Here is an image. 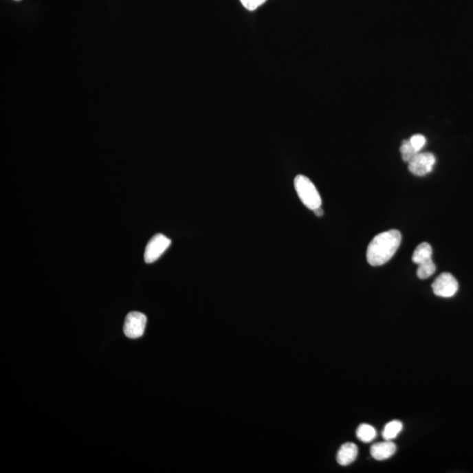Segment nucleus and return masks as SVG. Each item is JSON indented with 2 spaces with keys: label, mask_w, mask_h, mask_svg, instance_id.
<instances>
[{
  "label": "nucleus",
  "mask_w": 473,
  "mask_h": 473,
  "mask_svg": "<svg viewBox=\"0 0 473 473\" xmlns=\"http://www.w3.org/2000/svg\"><path fill=\"white\" fill-rule=\"evenodd\" d=\"M396 450H397V447L392 441L385 440L384 442L373 444L371 447L370 453L373 459L378 460V461H383V460L388 459L394 456Z\"/></svg>",
  "instance_id": "7"
},
{
  "label": "nucleus",
  "mask_w": 473,
  "mask_h": 473,
  "mask_svg": "<svg viewBox=\"0 0 473 473\" xmlns=\"http://www.w3.org/2000/svg\"><path fill=\"white\" fill-rule=\"evenodd\" d=\"M294 184L300 199L309 210H315L322 206L320 194L308 177L302 175H297Z\"/></svg>",
  "instance_id": "2"
},
{
  "label": "nucleus",
  "mask_w": 473,
  "mask_h": 473,
  "mask_svg": "<svg viewBox=\"0 0 473 473\" xmlns=\"http://www.w3.org/2000/svg\"><path fill=\"white\" fill-rule=\"evenodd\" d=\"M314 212H315L316 215L318 217H322V215H324V210H322L321 207L318 208V209H316L314 210Z\"/></svg>",
  "instance_id": "16"
},
{
  "label": "nucleus",
  "mask_w": 473,
  "mask_h": 473,
  "mask_svg": "<svg viewBox=\"0 0 473 473\" xmlns=\"http://www.w3.org/2000/svg\"><path fill=\"white\" fill-rule=\"evenodd\" d=\"M146 316L142 313L133 311L129 313L124 325V332L127 338H138L142 337L145 332Z\"/></svg>",
  "instance_id": "6"
},
{
  "label": "nucleus",
  "mask_w": 473,
  "mask_h": 473,
  "mask_svg": "<svg viewBox=\"0 0 473 473\" xmlns=\"http://www.w3.org/2000/svg\"><path fill=\"white\" fill-rule=\"evenodd\" d=\"M357 437L361 442L370 443L375 440L377 437V431L369 424H361L357 430Z\"/></svg>",
  "instance_id": "11"
},
{
  "label": "nucleus",
  "mask_w": 473,
  "mask_h": 473,
  "mask_svg": "<svg viewBox=\"0 0 473 473\" xmlns=\"http://www.w3.org/2000/svg\"><path fill=\"white\" fill-rule=\"evenodd\" d=\"M404 428L401 421L395 420L386 424L384 430L382 431L383 439L388 441H393L398 437Z\"/></svg>",
  "instance_id": "10"
},
{
  "label": "nucleus",
  "mask_w": 473,
  "mask_h": 473,
  "mask_svg": "<svg viewBox=\"0 0 473 473\" xmlns=\"http://www.w3.org/2000/svg\"><path fill=\"white\" fill-rule=\"evenodd\" d=\"M358 453H359V450H358L356 444L353 443H344L338 450L337 455L338 463L343 466L349 465L356 460Z\"/></svg>",
  "instance_id": "8"
},
{
  "label": "nucleus",
  "mask_w": 473,
  "mask_h": 473,
  "mask_svg": "<svg viewBox=\"0 0 473 473\" xmlns=\"http://www.w3.org/2000/svg\"><path fill=\"white\" fill-rule=\"evenodd\" d=\"M17 1H20V0H17Z\"/></svg>",
  "instance_id": "17"
},
{
  "label": "nucleus",
  "mask_w": 473,
  "mask_h": 473,
  "mask_svg": "<svg viewBox=\"0 0 473 473\" xmlns=\"http://www.w3.org/2000/svg\"><path fill=\"white\" fill-rule=\"evenodd\" d=\"M402 243L398 230L380 233L370 242L366 251L367 262L373 267L382 266L391 260Z\"/></svg>",
  "instance_id": "1"
},
{
  "label": "nucleus",
  "mask_w": 473,
  "mask_h": 473,
  "mask_svg": "<svg viewBox=\"0 0 473 473\" xmlns=\"http://www.w3.org/2000/svg\"><path fill=\"white\" fill-rule=\"evenodd\" d=\"M171 241L165 235L158 233L150 239L146 245L144 258L148 264L153 263L162 256L168 248L170 247Z\"/></svg>",
  "instance_id": "3"
},
{
  "label": "nucleus",
  "mask_w": 473,
  "mask_h": 473,
  "mask_svg": "<svg viewBox=\"0 0 473 473\" xmlns=\"http://www.w3.org/2000/svg\"><path fill=\"white\" fill-rule=\"evenodd\" d=\"M436 164V157L432 153H418L415 157L408 163V169L417 177H424L433 170Z\"/></svg>",
  "instance_id": "5"
},
{
  "label": "nucleus",
  "mask_w": 473,
  "mask_h": 473,
  "mask_svg": "<svg viewBox=\"0 0 473 473\" xmlns=\"http://www.w3.org/2000/svg\"><path fill=\"white\" fill-rule=\"evenodd\" d=\"M401 153L402 160H404L405 162L409 163L415 157V155L420 152H418L417 150L415 149L413 146H412V144L408 140H404V142H402L401 146Z\"/></svg>",
  "instance_id": "13"
},
{
  "label": "nucleus",
  "mask_w": 473,
  "mask_h": 473,
  "mask_svg": "<svg viewBox=\"0 0 473 473\" xmlns=\"http://www.w3.org/2000/svg\"><path fill=\"white\" fill-rule=\"evenodd\" d=\"M434 272H436V265H434L432 258L418 265L417 276L421 280L428 279V278L432 276Z\"/></svg>",
  "instance_id": "12"
},
{
  "label": "nucleus",
  "mask_w": 473,
  "mask_h": 473,
  "mask_svg": "<svg viewBox=\"0 0 473 473\" xmlns=\"http://www.w3.org/2000/svg\"><path fill=\"white\" fill-rule=\"evenodd\" d=\"M267 0H241V4L249 11L256 10L261 6L263 5Z\"/></svg>",
  "instance_id": "15"
},
{
  "label": "nucleus",
  "mask_w": 473,
  "mask_h": 473,
  "mask_svg": "<svg viewBox=\"0 0 473 473\" xmlns=\"http://www.w3.org/2000/svg\"><path fill=\"white\" fill-rule=\"evenodd\" d=\"M432 290L437 296L450 298L458 292L459 283L452 274L443 273L434 280Z\"/></svg>",
  "instance_id": "4"
},
{
  "label": "nucleus",
  "mask_w": 473,
  "mask_h": 473,
  "mask_svg": "<svg viewBox=\"0 0 473 473\" xmlns=\"http://www.w3.org/2000/svg\"><path fill=\"white\" fill-rule=\"evenodd\" d=\"M433 250L429 243L424 242L421 243L417 248L412 256V261L414 263L419 265L423 263V262L432 258Z\"/></svg>",
  "instance_id": "9"
},
{
  "label": "nucleus",
  "mask_w": 473,
  "mask_h": 473,
  "mask_svg": "<svg viewBox=\"0 0 473 473\" xmlns=\"http://www.w3.org/2000/svg\"><path fill=\"white\" fill-rule=\"evenodd\" d=\"M409 142H410L412 146H413L418 152H420L421 150L424 148L427 140L424 135H421V134H415V135L411 137L410 140H409Z\"/></svg>",
  "instance_id": "14"
}]
</instances>
